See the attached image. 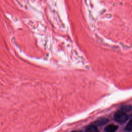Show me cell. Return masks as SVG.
<instances>
[{"instance_id":"cell-4","label":"cell","mask_w":132,"mask_h":132,"mask_svg":"<svg viewBox=\"0 0 132 132\" xmlns=\"http://www.w3.org/2000/svg\"><path fill=\"white\" fill-rule=\"evenodd\" d=\"M85 132H99V131L96 126L93 124L88 126L86 128Z\"/></svg>"},{"instance_id":"cell-7","label":"cell","mask_w":132,"mask_h":132,"mask_svg":"<svg viewBox=\"0 0 132 132\" xmlns=\"http://www.w3.org/2000/svg\"><path fill=\"white\" fill-rule=\"evenodd\" d=\"M72 132H78V131H72Z\"/></svg>"},{"instance_id":"cell-3","label":"cell","mask_w":132,"mask_h":132,"mask_svg":"<svg viewBox=\"0 0 132 132\" xmlns=\"http://www.w3.org/2000/svg\"><path fill=\"white\" fill-rule=\"evenodd\" d=\"M108 122V120L105 118H101L99 119H97L95 122L94 124L95 126H101L105 124Z\"/></svg>"},{"instance_id":"cell-2","label":"cell","mask_w":132,"mask_h":132,"mask_svg":"<svg viewBox=\"0 0 132 132\" xmlns=\"http://www.w3.org/2000/svg\"><path fill=\"white\" fill-rule=\"evenodd\" d=\"M118 126L114 124H110L107 125L105 128V132H116L118 129Z\"/></svg>"},{"instance_id":"cell-6","label":"cell","mask_w":132,"mask_h":132,"mask_svg":"<svg viewBox=\"0 0 132 132\" xmlns=\"http://www.w3.org/2000/svg\"><path fill=\"white\" fill-rule=\"evenodd\" d=\"M132 110V106L130 105H124L121 107V110L126 112H128Z\"/></svg>"},{"instance_id":"cell-8","label":"cell","mask_w":132,"mask_h":132,"mask_svg":"<svg viewBox=\"0 0 132 132\" xmlns=\"http://www.w3.org/2000/svg\"><path fill=\"white\" fill-rule=\"evenodd\" d=\"M131 118H132V114L131 115Z\"/></svg>"},{"instance_id":"cell-1","label":"cell","mask_w":132,"mask_h":132,"mask_svg":"<svg viewBox=\"0 0 132 132\" xmlns=\"http://www.w3.org/2000/svg\"><path fill=\"white\" fill-rule=\"evenodd\" d=\"M128 119V116L124 111L119 110L116 112L114 116V120L118 123L123 124L125 123Z\"/></svg>"},{"instance_id":"cell-5","label":"cell","mask_w":132,"mask_h":132,"mask_svg":"<svg viewBox=\"0 0 132 132\" xmlns=\"http://www.w3.org/2000/svg\"><path fill=\"white\" fill-rule=\"evenodd\" d=\"M125 130L127 132H131L132 131V118L128 122L127 124L125 127Z\"/></svg>"}]
</instances>
